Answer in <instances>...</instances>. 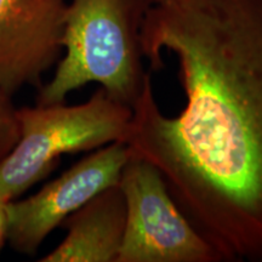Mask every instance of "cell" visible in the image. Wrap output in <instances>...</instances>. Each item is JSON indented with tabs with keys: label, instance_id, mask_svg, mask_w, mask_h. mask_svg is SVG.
Here are the masks:
<instances>
[{
	"label": "cell",
	"instance_id": "8992f818",
	"mask_svg": "<svg viewBox=\"0 0 262 262\" xmlns=\"http://www.w3.org/2000/svg\"><path fill=\"white\" fill-rule=\"evenodd\" d=\"M70 0H0V89H40L45 72L63 52Z\"/></svg>",
	"mask_w": 262,
	"mask_h": 262
},
{
	"label": "cell",
	"instance_id": "277c9868",
	"mask_svg": "<svg viewBox=\"0 0 262 262\" xmlns=\"http://www.w3.org/2000/svg\"><path fill=\"white\" fill-rule=\"evenodd\" d=\"M119 186L125 196L126 225L117 262L224 261L180 210L152 163L130 155Z\"/></svg>",
	"mask_w": 262,
	"mask_h": 262
},
{
	"label": "cell",
	"instance_id": "7a4b0ae2",
	"mask_svg": "<svg viewBox=\"0 0 262 262\" xmlns=\"http://www.w3.org/2000/svg\"><path fill=\"white\" fill-rule=\"evenodd\" d=\"M152 0H70L63 52L38 104L64 102L72 91L97 83L133 108L149 73L143 67L141 29Z\"/></svg>",
	"mask_w": 262,
	"mask_h": 262
},
{
	"label": "cell",
	"instance_id": "ba28073f",
	"mask_svg": "<svg viewBox=\"0 0 262 262\" xmlns=\"http://www.w3.org/2000/svg\"><path fill=\"white\" fill-rule=\"evenodd\" d=\"M18 139V123L11 96L0 89V160L8 155Z\"/></svg>",
	"mask_w": 262,
	"mask_h": 262
},
{
	"label": "cell",
	"instance_id": "6da1fadb",
	"mask_svg": "<svg viewBox=\"0 0 262 262\" xmlns=\"http://www.w3.org/2000/svg\"><path fill=\"white\" fill-rule=\"evenodd\" d=\"M141 49L152 71L176 57L186 104L165 116L147 75L129 153L222 260L262 261V0H152Z\"/></svg>",
	"mask_w": 262,
	"mask_h": 262
},
{
	"label": "cell",
	"instance_id": "52a82bcc",
	"mask_svg": "<svg viewBox=\"0 0 262 262\" xmlns=\"http://www.w3.org/2000/svg\"><path fill=\"white\" fill-rule=\"evenodd\" d=\"M126 225L119 183L100 192L64 220L67 235L40 262H117Z\"/></svg>",
	"mask_w": 262,
	"mask_h": 262
},
{
	"label": "cell",
	"instance_id": "5b68a950",
	"mask_svg": "<svg viewBox=\"0 0 262 262\" xmlns=\"http://www.w3.org/2000/svg\"><path fill=\"white\" fill-rule=\"evenodd\" d=\"M125 142H113L74 164L26 199L8 202V241L16 251L34 255L49 234L93 196L119 183L129 159Z\"/></svg>",
	"mask_w": 262,
	"mask_h": 262
},
{
	"label": "cell",
	"instance_id": "9c48e42d",
	"mask_svg": "<svg viewBox=\"0 0 262 262\" xmlns=\"http://www.w3.org/2000/svg\"><path fill=\"white\" fill-rule=\"evenodd\" d=\"M8 202L0 196V251L4 247L5 242L8 241Z\"/></svg>",
	"mask_w": 262,
	"mask_h": 262
},
{
	"label": "cell",
	"instance_id": "3957f363",
	"mask_svg": "<svg viewBox=\"0 0 262 262\" xmlns=\"http://www.w3.org/2000/svg\"><path fill=\"white\" fill-rule=\"evenodd\" d=\"M16 117L18 139L0 160V196L6 202L47 178L63 155L126 143L133 108L100 88L85 103L24 107Z\"/></svg>",
	"mask_w": 262,
	"mask_h": 262
}]
</instances>
